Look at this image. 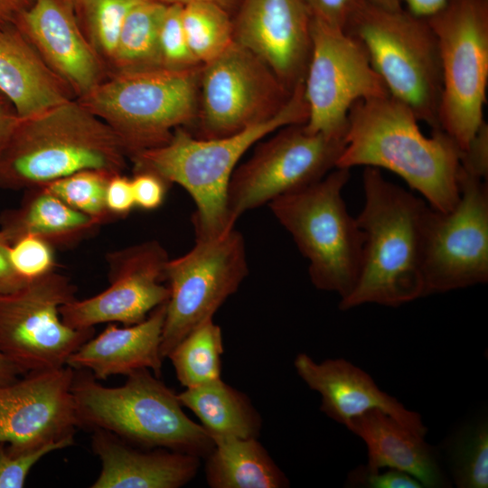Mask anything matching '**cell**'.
I'll use <instances>...</instances> for the list:
<instances>
[{"label": "cell", "mask_w": 488, "mask_h": 488, "mask_svg": "<svg viewBox=\"0 0 488 488\" xmlns=\"http://www.w3.org/2000/svg\"><path fill=\"white\" fill-rule=\"evenodd\" d=\"M412 110L389 95L356 102L350 109L345 145L336 167L389 170L439 211L460 196L461 150L441 129L425 136Z\"/></svg>", "instance_id": "1"}, {"label": "cell", "mask_w": 488, "mask_h": 488, "mask_svg": "<svg viewBox=\"0 0 488 488\" xmlns=\"http://www.w3.org/2000/svg\"><path fill=\"white\" fill-rule=\"evenodd\" d=\"M365 202L356 218L362 233L361 265L342 310L364 304L399 306L424 296L423 263L430 206L387 181L380 169L362 173Z\"/></svg>", "instance_id": "2"}, {"label": "cell", "mask_w": 488, "mask_h": 488, "mask_svg": "<svg viewBox=\"0 0 488 488\" xmlns=\"http://www.w3.org/2000/svg\"><path fill=\"white\" fill-rule=\"evenodd\" d=\"M307 116L302 82L294 89L284 108L267 122L234 135L208 139L178 127L165 144L131 157L136 172H152L169 184L181 185L192 196L196 205L192 216L195 239L217 237L235 226L229 220L227 194L240 158L276 130L305 123Z\"/></svg>", "instance_id": "3"}, {"label": "cell", "mask_w": 488, "mask_h": 488, "mask_svg": "<svg viewBox=\"0 0 488 488\" xmlns=\"http://www.w3.org/2000/svg\"><path fill=\"white\" fill-rule=\"evenodd\" d=\"M127 155L108 124L70 99L19 118L0 152V187L32 189L84 170L117 174Z\"/></svg>", "instance_id": "4"}, {"label": "cell", "mask_w": 488, "mask_h": 488, "mask_svg": "<svg viewBox=\"0 0 488 488\" xmlns=\"http://www.w3.org/2000/svg\"><path fill=\"white\" fill-rule=\"evenodd\" d=\"M79 426L112 433L148 448H165L205 458L214 443L183 410L178 394L150 370L127 375L119 387H105L88 371L74 370L71 386Z\"/></svg>", "instance_id": "5"}, {"label": "cell", "mask_w": 488, "mask_h": 488, "mask_svg": "<svg viewBox=\"0 0 488 488\" xmlns=\"http://www.w3.org/2000/svg\"><path fill=\"white\" fill-rule=\"evenodd\" d=\"M344 31L362 44L389 96L408 107L419 122L439 129L441 61L427 19L404 7L389 9L364 0Z\"/></svg>", "instance_id": "6"}, {"label": "cell", "mask_w": 488, "mask_h": 488, "mask_svg": "<svg viewBox=\"0 0 488 488\" xmlns=\"http://www.w3.org/2000/svg\"><path fill=\"white\" fill-rule=\"evenodd\" d=\"M201 66L120 70L79 101L115 131L132 156L194 125Z\"/></svg>", "instance_id": "7"}, {"label": "cell", "mask_w": 488, "mask_h": 488, "mask_svg": "<svg viewBox=\"0 0 488 488\" xmlns=\"http://www.w3.org/2000/svg\"><path fill=\"white\" fill-rule=\"evenodd\" d=\"M349 179V169L336 167L321 180L267 203L308 260L314 286L337 293L341 300L356 284L362 249L361 230L342 196Z\"/></svg>", "instance_id": "8"}, {"label": "cell", "mask_w": 488, "mask_h": 488, "mask_svg": "<svg viewBox=\"0 0 488 488\" xmlns=\"http://www.w3.org/2000/svg\"><path fill=\"white\" fill-rule=\"evenodd\" d=\"M438 42L439 129L463 152L483 119L488 84V0H447L427 18Z\"/></svg>", "instance_id": "9"}, {"label": "cell", "mask_w": 488, "mask_h": 488, "mask_svg": "<svg viewBox=\"0 0 488 488\" xmlns=\"http://www.w3.org/2000/svg\"><path fill=\"white\" fill-rule=\"evenodd\" d=\"M69 278L52 271L0 294V352L23 374L66 366L70 356L94 335V328L63 323L60 307L75 299Z\"/></svg>", "instance_id": "10"}, {"label": "cell", "mask_w": 488, "mask_h": 488, "mask_svg": "<svg viewBox=\"0 0 488 488\" xmlns=\"http://www.w3.org/2000/svg\"><path fill=\"white\" fill-rule=\"evenodd\" d=\"M249 272L244 237L235 227L212 238H196L183 256L165 266L169 298L160 352L167 357L192 330L234 294Z\"/></svg>", "instance_id": "11"}, {"label": "cell", "mask_w": 488, "mask_h": 488, "mask_svg": "<svg viewBox=\"0 0 488 488\" xmlns=\"http://www.w3.org/2000/svg\"><path fill=\"white\" fill-rule=\"evenodd\" d=\"M292 92L267 63L234 42L201 66L192 135L223 137L267 122L284 108Z\"/></svg>", "instance_id": "12"}, {"label": "cell", "mask_w": 488, "mask_h": 488, "mask_svg": "<svg viewBox=\"0 0 488 488\" xmlns=\"http://www.w3.org/2000/svg\"><path fill=\"white\" fill-rule=\"evenodd\" d=\"M274 133L231 175L227 207L232 225L244 212L324 178L336 168L345 145L344 137L308 132L305 123Z\"/></svg>", "instance_id": "13"}, {"label": "cell", "mask_w": 488, "mask_h": 488, "mask_svg": "<svg viewBox=\"0 0 488 488\" xmlns=\"http://www.w3.org/2000/svg\"><path fill=\"white\" fill-rule=\"evenodd\" d=\"M310 133L344 137L360 100L389 95L362 44L343 29L312 16L311 51L303 81Z\"/></svg>", "instance_id": "14"}, {"label": "cell", "mask_w": 488, "mask_h": 488, "mask_svg": "<svg viewBox=\"0 0 488 488\" xmlns=\"http://www.w3.org/2000/svg\"><path fill=\"white\" fill-rule=\"evenodd\" d=\"M460 196L454 208L430 207L427 220L424 296L488 281V186L460 167Z\"/></svg>", "instance_id": "15"}, {"label": "cell", "mask_w": 488, "mask_h": 488, "mask_svg": "<svg viewBox=\"0 0 488 488\" xmlns=\"http://www.w3.org/2000/svg\"><path fill=\"white\" fill-rule=\"evenodd\" d=\"M69 366L31 371L0 385V444L14 455L72 438L80 427Z\"/></svg>", "instance_id": "16"}, {"label": "cell", "mask_w": 488, "mask_h": 488, "mask_svg": "<svg viewBox=\"0 0 488 488\" xmlns=\"http://www.w3.org/2000/svg\"><path fill=\"white\" fill-rule=\"evenodd\" d=\"M168 260L164 249L155 240L111 253L110 286L94 296L75 298L61 305V320L74 329L102 323L132 325L142 322L169 298V288L162 284Z\"/></svg>", "instance_id": "17"}, {"label": "cell", "mask_w": 488, "mask_h": 488, "mask_svg": "<svg viewBox=\"0 0 488 488\" xmlns=\"http://www.w3.org/2000/svg\"><path fill=\"white\" fill-rule=\"evenodd\" d=\"M232 20L234 42L267 63L290 91L304 81L312 21L304 0H241Z\"/></svg>", "instance_id": "18"}, {"label": "cell", "mask_w": 488, "mask_h": 488, "mask_svg": "<svg viewBox=\"0 0 488 488\" xmlns=\"http://www.w3.org/2000/svg\"><path fill=\"white\" fill-rule=\"evenodd\" d=\"M47 65L80 97L101 80V64L70 0H33L14 22Z\"/></svg>", "instance_id": "19"}, {"label": "cell", "mask_w": 488, "mask_h": 488, "mask_svg": "<svg viewBox=\"0 0 488 488\" xmlns=\"http://www.w3.org/2000/svg\"><path fill=\"white\" fill-rule=\"evenodd\" d=\"M294 366L304 382L321 395L320 409L334 421L346 426L351 419L378 409L425 437L427 428L420 415L381 390L367 372L350 361L316 362L303 352L296 355Z\"/></svg>", "instance_id": "20"}, {"label": "cell", "mask_w": 488, "mask_h": 488, "mask_svg": "<svg viewBox=\"0 0 488 488\" xmlns=\"http://www.w3.org/2000/svg\"><path fill=\"white\" fill-rule=\"evenodd\" d=\"M91 448L101 462L91 488H179L200 466L198 456L165 448L143 451L101 429H93Z\"/></svg>", "instance_id": "21"}, {"label": "cell", "mask_w": 488, "mask_h": 488, "mask_svg": "<svg viewBox=\"0 0 488 488\" xmlns=\"http://www.w3.org/2000/svg\"><path fill=\"white\" fill-rule=\"evenodd\" d=\"M166 302L142 322L118 327L109 324L96 337L86 341L68 359L67 366L89 371L97 380L148 369L158 377L164 358L160 346Z\"/></svg>", "instance_id": "22"}, {"label": "cell", "mask_w": 488, "mask_h": 488, "mask_svg": "<svg viewBox=\"0 0 488 488\" xmlns=\"http://www.w3.org/2000/svg\"><path fill=\"white\" fill-rule=\"evenodd\" d=\"M0 91L21 119L70 99L69 86L14 23L0 25Z\"/></svg>", "instance_id": "23"}, {"label": "cell", "mask_w": 488, "mask_h": 488, "mask_svg": "<svg viewBox=\"0 0 488 488\" xmlns=\"http://www.w3.org/2000/svg\"><path fill=\"white\" fill-rule=\"evenodd\" d=\"M364 441L370 471L391 468L417 479L422 487L446 485L436 450L425 437L406 427L392 417L378 409L368 411L345 426Z\"/></svg>", "instance_id": "24"}, {"label": "cell", "mask_w": 488, "mask_h": 488, "mask_svg": "<svg viewBox=\"0 0 488 488\" xmlns=\"http://www.w3.org/2000/svg\"><path fill=\"white\" fill-rule=\"evenodd\" d=\"M205 457V477L211 488H284L289 486L257 437H214Z\"/></svg>", "instance_id": "25"}, {"label": "cell", "mask_w": 488, "mask_h": 488, "mask_svg": "<svg viewBox=\"0 0 488 488\" xmlns=\"http://www.w3.org/2000/svg\"><path fill=\"white\" fill-rule=\"evenodd\" d=\"M178 399L183 407L194 413L211 438H258L259 435L262 423L259 413L245 393L221 378L185 388Z\"/></svg>", "instance_id": "26"}, {"label": "cell", "mask_w": 488, "mask_h": 488, "mask_svg": "<svg viewBox=\"0 0 488 488\" xmlns=\"http://www.w3.org/2000/svg\"><path fill=\"white\" fill-rule=\"evenodd\" d=\"M23 204L0 215V230L12 244L25 235L46 240L77 236L99 223L80 212L42 186L29 189Z\"/></svg>", "instance_id": "27"}, {"label": "cell", "mask_w": 488, "mask_h": 488, "mask_svg": "<svg viewBox=\"0 0 488 488\" xmlns=\"http://www.w3.org/2000/svg\"><path fill=\"white\" fill-rule=\"evenodd\" d=\"M165 6L154 0H141L131 9L113 57L121 70L164 67L158 34Z\"/></svg>", "instance_id": "28"}, {"label": "cell", "mask_w": 488, "mask_h": 488, "mask_svg": "<svg viewBox=\"0 0 488 488\" xmlns=\"http://www.w3.org/2000/svg\"><path fill=\"white\" fill-rule=\"evenodd\" d=\"M223 352L221 329L211 318L186 334L166 358L181 385L192 388L221 379Z\"/></svg>", "instance_id": "29"}, {"label": "cell", "mask_w": 488, "mask_h": 488, "mask_svg": "<svg viewBox=\"0 0 488 488\" xmlns=\"http://www.w3.org/2000/svg\"><path fill=\"white\" fill-rule=\"evenodd\" d=\"M182 21L189 49L200 64L214 60L234 42L232 15L218 5H183Z\"/></svg>", "instance_id": "30"}, {"label": "cell", "mask_w": 488, "mask_h": 488, "mask_svg": "<svg viewBox=\"0 0 488 488\" xmlns=\"http://www.w3.org/2000/svg\"><path fill=\"white\" fill-rule=\"evenodd\" d=\"M453 478L459 488L488 487V421L474 419L446 442Z\"/></svg>", "instance_id": "31"}, {"label": "cell", "mask_w": 488, "mask_h": 488, "mask_svg": "<svg viewBox=\"0 0 488 488\" xmlns=\"http://www.w3.org/2000/svg\"><path fill=\"white\" fill-rule=\"evenodd\" d=\"M114 175L97 170H84L51 182L42 187L71 208L99 222L110 214L106 207V189Z\"/></svg>", "instance_id": "32"}, {"label": "cell", "mask_w": 488, "mask_h": 488, "mask_svg": "<svg viewBox=\"0 0 488 488\" xmlns=\"http://www.w3.org/2000/svg\"><path fill=\"white\" fill-rule=\"evenodd\" d=\"M141 0H79V10L99 49L113 59L118 37L131 9Z\"/></svg>", "instance_id": "33"}, {"label": "cell", "mask_w": 488, "mask_h": 488, "mask_svg": "<svg viewBox=\"0 0 488 488\" xmlns=\"http://www.w3.org/2000/svg\"><path fill=\"white\" fill-rule=\"evenodd\" d=\"M183 5H166L160 27L159 49L164 67L189 69L200 66L192 56L182 21Z\"/></svg>", "instance_id": "34"}, {"label": "cell", "mask_w": 488, "mask_h": 488, "mask_svg": "<svg viewBox=\"0 0 488 488\" xmlns=\"http://www.w3.org/2000/svg\"><path fill=\"white\" fill-rule=\"evenodd\" d=\"M11 264L26 280L53 271L54 255L49 241L34 235H25L14 241L9 249Z\"/></svg>", "instance_id": "35"}, {"label": "cell", "mask_w": 488, "mask_h": 488, "mask_svg": "<svg viewBox=\"0 0 488 488\" xmlns=\"http://www.w3.org/2000/svg\"><path fill=\"white\" fill-rule=\"evenodd\" d=\"M74 437L45 446L37 450L14 455L5 444H0V488H22L33 466L49 453L69 447Z\"/></svg>", "instance_id": "36"}, {"label": "cell", "mask_w": 488, "mask_h": 488, "mask_svg": "<svg viewBox=\"0 0 488 488\" xmlns=\"http://www.w3.org/2000/svg\"><path fill=\"white\" fill-rule=\"evenodd\" d=\"M347 483L353 487L367 488H421V483L410 474L388 468L381 472L370 471L364 465L352 470L348 475Z\"/></svg>", "instance_id": "37"}, {"label": "cell", "mask_w": 488, "mask_h": 488, "mask_svg": "<svg viewBox=\"0 0 488 488\" xmlns=\"http://www.w3.org/2000/svg\"><path fill=\"white\" fill-rule=\"evenodd\" d=\"M136 207L155 210L163 203L167 185L159 175L148 171H137L131 179Z\"/></svg>", "instance_id": "38"}, {"label": "cell", "mask_w": 488, "mask_h": 488, "mask_svg": "<svg viewBox=\"0 0 488 488\" xmlns=\"http://www.w3.org/2000/svg\"><path fill=\"white\" fill-rule=\"evenodd\" d=\"M364 0H304L313 17L345 29Z\"/></svg>", "instance_id": "39"}, {"label": "cell", "mask_w": 488, "mask_h": 488, "mask_svg": "<svg viewBox=\"0 0 488 488\" xmlns=\"http://www.w3.org/2000/svg\"><path fill=\"white\" fill-rule=\"evenodd\" d=\"M460 164L466 172L482 179H487L488 125L485 121L462 152Z\"/></svg>", "instance_id": "40"}, {"label": "cell", "mask_w": 488, "mask_h": 488, "mask_svg": "<svg viewBox=\"0 0 488 488\" xmlns=\"http://www.w3.org/2000/svg\"><path fill=\"white\" fill-rule=\"evenodd\" d=\"M105 201L110 214L129 213L136 207L131 180L120 174L112 175L107 185Z\"/></svg>", "instance_id": "41"}, {"label": "cell", "mask_w": 488, "mask_h": 488, "mask_svg": "<svg viewBox=\"0 0 488 488\" xmlns=\"http://www.w3.org/2000/svg\"><path fill=\"white\" fill-rule=\"evenodd\" d=\"M10 246L6 236L0 230V294L11 293L28 281L13 267L9 258Z\"/></svg>", "instance_id": "42"}, {"label": "cell", "mask_w": 488, "mask_h": 488, "mask_svg": "<svg viewBox=\"0 0 488 488\" xmlns=\"http://www.w3.org/2000/svg\"><path fill=\"white\" fill-rule=\"evenodd\" d=\"M18 120L19 117L14 107L0 91V152L8 140Z\"/></svg>", "instance_id": "43"}, {"label": "cell", "mask_w": 488, "mask_h": 488, "mask_svg": "<svg viewBox=\"0 0 488 488\" xmlns=\"http://www.w3.org/2000/svg\"><path fill=\"white\" fill-rule=\"evenodd\" d=\"M405 5V9L410 14L428 18L441 10L447 0H400Z\"/></svg>", "instance_id": "44"}, {"label": "cell", "mask_w": 488, "mask_h": 488, "mask_svg": "<svg viewBox=\"0 0 488 488\" xmlns=\"http://www.w3.org/2000/svg\"><path fill=\"white\" fill-rule=\"evenodd\" d=\"M33 0H0V25L14 23Z\"/></svg>", "instance_id": "45"}, {"label": "cell", "mask_w": 488, "mask_h": 488, "mask_svg": "<svg viewBox=\"0 0 488 488\" xmlns=\"http://www.w3.org/2000/svg\"><path fill=\"white\" fill-rule=\"evenodd\" d=\"M164 5H185L196 2H208L218 5L228 11L232 16L239 7L241 0H154Z\"/></svg>", "instance_id": "46"}, {"label": "cell", "mask_w": 488, "mask_h": 488, "mask_svg": "<svg viewBox=\"0 0 488 488\" xmlns=\"http://www.w3.org/2000/svg\"><path fill=\"white\" fill-rule=\"evenodd\" d=\"M23 375L21 371L0 352V385L10 383Z\"/></svg>", "instance_id": "47"}, {"label": "cell", "mask_w": 488, "mask_h": 488, "mask_svg": "<svg viewBox=\"0 0 488 488\" xmlns=\"http://www.w3.org/2000/svg\"><path fill=\"white\" fill-rule=\"evenodd\" d=\"M375 4L389 9H398L402 7L400 0H371Z\"/></svg>", "instance_id": "48"}, {"label": "cell", "mask_w": 488, "mask_h": 488, "mask_svg": "<svg viewBox=\"0 0 488 488\" xmlns=\"http://www.w3.org/2000/svg\"><path fill=\"white\" fill-rule=\"evenodd\" d=\"M73 2V4L75 5L79 0H70Z\"/></svg>", "instance_id": "49"}]
</instances>
